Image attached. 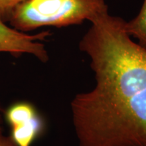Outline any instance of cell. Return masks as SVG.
Instances as JSON below:
<instances>
[{"mask_svg": "<svg viewBox=\"0 0 146 146\" xmlns=\"http://www.w3.org/2000/svg\"><path fill=\"white\" fill-rule=\"evenodd\" d=\"M89 22L78 46L90 59L96 85L70 104L78 145L146 146V49L108 10Z\"/></svg>", "mask_w": 146, "mask_h": 146, "instance_id": "6da1fadb", "label": "cell"}, {"mask_svg": "<svg viewBox=\"0 0 146 146\" xmlns=\"http://www.w3.org/2000/svg\"><path fill=\"white\" fill-rule=\"evenodd\" d=\"M108 10L105 0H25L14 9L10 25L22 32L44 27L78 25Z\"/></svg>", "mask_w": 146, "mask_h": 146, "instance_id": "7a4b0ae2", "label": "cell"}, {"mask_svg": "<svg viewBox=\"0 0 146 146\" xmlns=\"http://www.w3.org/2000/svg\"><path fill=\"white\" fill-rule=\"evenodd\" d=\"M51 35L50 31L30 35L9 27L0 21V52H8L18 57L24 54H31L42 62L49 60L45 45L41 43Z\"/></svg>", "mask_w": 146, "mask_h": 146, "instance_id": "3957f363", "label": "cell"}, {"mask_svg": "<svg viewBox=\"0 0 146 146\" xmlns=\"http://www.w3.org/2000/svg\"><path fill=\"white\" fill-rule=\"evenodd\" d=\"M6 119L12 129V137L17 146H31L41 134L44 123L32 104L21 102L6 112Z\"/></svg>", "mask_w": 146, "mask_h": 146, "instance_id": "277c9868", "label": "cell"}, {"mask_svg": "<svg viewBox=\"0 0 146 146\" xmlns=\"http://www.w3.org/2000/svg\"><path fill=\"white\" fill-rule=\"evenodd\" d=\"M125 29L131 37L146 49V0H143L139 14L129 21H125Z\"/></svg>", "mask_w": 146, "mask_h": 146, "instance_id": "5b68a950", "label": "cell"}, {"mask_svg": "<svg viewBox=\"0 0 146 146\" xmlns=\"http://www.w3.org/2000/svg\"><path fill=\"white\" fill-rule=\"evenodd\" d=\"M25 0H0V21L9 22L12 12L17 5Z\"/></svg>", "mask_w": 146, "mask_h": 146, "instance_id": "8992f818", "label": "cell"}, {"mask_svg": "<svg viewBox=\"0 0 146 146\" xmlns=\"http://www.w3.org/2000/svg\"><path fill=\"white\" fill-rule=\"evenodd\" d=\"M0 146H17L12 137L5 136L0 132Z\"/></svg>", "mask_w": 146, "mask_h": 146, "instance_id": "52a82bcc", "label": "cell"}, {"mask_svg": "<svg viewBox=\"0 0 146 146\" xmlns=\"http://www.w3.org/2000/svg\"><path fill=\"white\" fill-rule=\"evenodd\" d=\"M1 117H0V132H1Z\"/></svg>", "mask_w": 146, "mask_h": 146, "instance_id": "ba28073f", "label": "cell"}, {"mask_svg": "<svg viewBox=\"0 0 146 146\" xmlns=\"http://www.w3.org/2000/svg\"><path fill=\"white\" fill-rule=\"evenodd\" d=\"M1 110V106H0V111Z\"/></svg>", "mask_w": 146, "mask_h": 146, "instance_id": "9c48e42d", "label": "cell"}]
</instances>
